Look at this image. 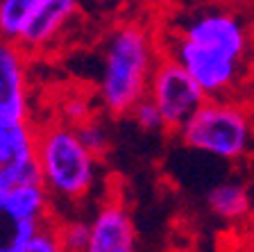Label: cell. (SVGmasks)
<instances>
[{
	"mask_svg": "<svg viewBox=\"0 0 254 252\" xmlns=\"http://www.w3.org/2000/svg\"><path fill=\"white\" fill-rule=\"evenodd\" d=\"M245 43V30L236 16L202 11L168 41V57L182 64L206 95H216L236 80Z\"/></svg>",
	"mask_w": 254,
	"mask_h": 252,
	"instance_id": "obj_1",
	"label": "cell"
},
{
	"mask_svg": "<svg viewBox=\"0 0 254 252\" xmlns=\"http://www.w3.org/2000/svg\"><path fill=\"white\" fill-rule=\"evenodd\" d=\"M159 62L157 41L138 23H123L111 30L102 46L98 98L111 116H125L141 98Z\"/></svg>",
	"mask_w": 254,
	"mask_h": 252,
	"instance_id": "obj_2",
	"label": "cell"
},
{
	"mask_svg": "<svg viewBox=\"0 0 254 252\" xmlns=\"http://www.w3.org/2000/svg\"><path fill=\"white\" fill-rule=\"evenodd\" d=\"M37 170L53 202L75 205L95 189L100 164L77 127L64 121L37 130Z\"/></svg>",
	"mask_w": 254,
	"mask_h": 252,
	"instance_id": "obj_3",
	"label": "cell"
},
{
	"mask_svg": "<svg viewBox=\"0 0 254 252\" xmlns=\"http://www.w3.org/2000/svg\"><path fill=\"white\" fill-rule=\"evenodd\" d=\"M182 143L195 153L218 159H236L248 153L252 141L248 116L225 102L204 100L200 109L180 127Z\"/></svg>",
	"mask_w": 254,
	"mask_h": 252,
	"instance_id": "obj_4",
	"label": "cell"
},
{
	"mask_svg": "<svg viewBox=\"0 0 254 252\" xmlns=\"http://www.w3.org/2000/svg\"><path fill=\"white\" fill-rule=\"evenodd\" d=\"M148 95L157 102L166 130H180L206 100L202 86L173 57H161L150 75Z\"/></svg>",
	"mask_w": 254,
	"mask_h": 252,
	"instance_id": "obj_5",
	"label": "cell"
},
{
	"mask_svg": "<svg viewBox=\"0 0 254 252\" xmlns=\"http://www.w3.org/2000/svg\"><path fill=\"white\" fill-rule=\"evenodd\" d=\"M32 177H39L37 130L30 118H0V195Z\"/></svg>",
	"mask_w": 254,
	"mask_h": 252,
	"instance_id": "obj_6",
	"label": "cell"
},
{
	"mask_svg": "<svg viewBox=\"0 0 254 252\" xmlns=\"http://www.w3.org/2000/svg\"><path fill=\"white\" fill-rule=\"evenodd\" d=\"M30 55L0 37V118H30Z\"/></svg>",
	"mask_w": 254,
	"mask_h": 252,
	"instance_id": "obj_7",
	"label": "cell"
},
{
	"mask_svg": "<svg viewBox=\"0 0 254 252\" xmlns=\"http://www.w3.org/2000/svg\"><path fill=\"white\" fill-rule=\"evenodd\" d=\"M89 252L136 250V227L121 202H105L89 218Z\"/></svg>",
	"mask_w": 254,
	"mask_h": 252,
	"instance_id": "obj_8",
	"label": "cell"
},
{
	"mask_svg": "<svg viewBox=\"0 0 254 252\" xmlns=\"http://www.w3.org/2000/svg\"><path fill=\"white\" fill-rule=\"evenodd\" d=\"M0 205L7 214L21 225H41V223L55 218L53 195L48 193L39 177L18 182L0 195Z\"/></svg>",
	"mask_w": 254,
	"mask_h": 252,
	"instance_id": "obj_9",
	"label": "cell"
},
{
	"mask_svg": "<svg viewBox=\"0 0 254 252\" xmlns=\"http://www.w3.org/2000/svg\"><path fill=\"white\" fill-rule=\"evenodd\" d=\"M79 11V0H53L48 7H43L34 21L27 25L23 37L18 39V46L27 55L41 53L43 48L55 43L62 37L66 27L73 23V18Z\"/></svg>",
	"mask_w": 254,
	"mask_h": 252,
	"instance_id": "obj_10",
	"label": "cell"
},
{
	"mask_svg": "<svg viewBox=\"0 0 254 252\" xmlns=\"http://www.w3.org/2000/svg\"><path fill=\"white\" fill-rule=\"evenodd\" d=\"M50 2L53 0H0V37L18 46L27 25Z\"/></svg>",
	"mask_w": 254,
	"mask_h": 252,
	"instance_id": "obj_11",
	"label": "cell"
},
{
	"mask_svg": "<svg viewBox=\"0 0 254 252\" xmlns=\"http://www.w3.org/2000/svg\"><path fill=\"white\" fill-rule=\"evenodd\" d=\"M206 207L211 209V214L220 216L225 221H234L241 218L250 211V198L248 191L236 182H222L211 186V191L206 193Z\"/></svg>",
	"mask_w": 254,
	"mask_h": 252,
	"instance_id": "obj_12",
	"label": "cell"
},
{
	"mask_svg": "<svg viewBox=\"0 0 254 252\" xmlns=\"http://www.w3.org/2000/svg\"><path fill=\"white\" fill-rule=\"evenodd\" d=\"M89 221L70 218L66 223H59V241L62 250L68 252H89Z\"/></svg>",
	"mask_w": 254,
	"mask_h": 252,
	"instance_id": "obj_13",
	"label": "cell"
},
{
	"mask_svg": "<svg viewBox=\"0 0 254 252\" xmlns=\"http://www.w3.org/2000/svg\"><path fill=\"white\" fill-rule=\"evenodd\" d=\"M129 116L134 118V123L138 125L141 132H148V134H154V132H161L166 130V123H164V116L159 111L157 102H154L150 95L141 98L136 105L132 107Z\"/></svg>",
	"mask_w": 254,
	"mask_h": 252,
	"instance_id": "obj_14",
	"label": "cell"
},
{
	"mask_svg": "<svg viewBox=\"0 0 254 252\" xmlns=\"http://www.w3.org/2000/svg\"><path fill=\"white\" fill-rule=\"evenodd\" d=\"M75 127H77L82 141H84L86 146H89L91 150L98 155V157H100V155L107 150V146H109V134H107V130L98 121H91V118H86V121L77 123Z\"/></svg>",
	"mask_w": 254,
	"mask_h": 252,
	"instance_id": "obj_15",
	"label": "cell"
}]
</instances>
